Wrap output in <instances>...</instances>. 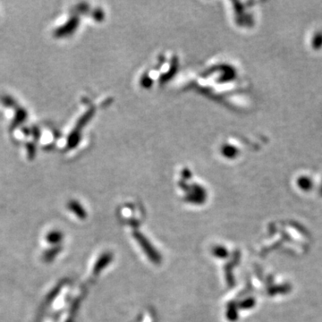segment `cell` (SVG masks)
Wrapping results in <instances>:
<instances>
[{"instance_id":"6da1fadb","label":"cell","mask_w":322,"mask_h":322,"mask_svg":"<svg viewBox=\"0 0 322 322\" xmlns=\"http://www.w3.org/2000/svg\"><path fill=\"white\" fill-rule=\"evenodd\" d=\"M28 112L27 110L23 109L22 107H17L16 108V115L14 119L12 121L11 130H15L17 127L22 125L25 120L27 119Z\"/></svg>"},{"instance_id":"7a4b0ae2","label":"cell","mask_w":322,"mask_h":322,"mask_svg":"<svg viewBox=\"0 0 322 322\" xmlns=\"http://www.w3.org/2000/svg\"><path fill=\"white\" fill-rule=\"evenodd\" d=\"M1 101L6 107H8V108H17V107H18L17 100L11 96H8V95L3 96L1 98Z\"/></svg>"},{"instance_id":"3957f363","label":"cell","mask_w":322,"mask_h":322,"mask_svg":"<svg viewBox=\"0 0 322 322\" xmlns=\"http://www.w3.org/2000/svg\"><path fill=\"white\" fill-rule=\"evenodd\" d=\"M26 149H27L28 158L30 160H33L36 156V144L34 142H29L26 145Z\"/></svg>"},{"instance_id":"277c9868","label":"cell","mask_w":322,"mask_h":322,"mask_svg":"<svg viewBox=\"0 0 322 322\" xmlns=\"http://www.w3.org/2000/svg\"><path fill=\"white\" fill-rule=\"evenodd\" d=\"M33 136H34V140L35 141H37V140H38L39 139V135H40V133H39V130H38V127H33Z\"/></svg>"}]
</instances>
